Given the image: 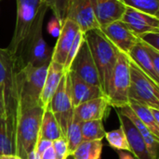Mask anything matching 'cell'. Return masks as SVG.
Masks as SVG:
<instances>
[{
	"mask_svg": "<svg viewBox=\"0 0 159 159\" xmlns=\"http://www.w3.org/2000/svg\"><path fill=\"white\" fill-rule=\"evenodd\" d=\"M48 8L43 1L26 37L12 55L18 68H22L26 65L38 67L49 64L52 49L47 45L42 31L43 21Z\"/></svg>",
	"mask_w": 159,
	"mask_h": 159,
	"instance_id": "obj_1",
	"label": "cell"
},
{
	"mask_svg": "<svg viewBox=\"0 0 159 159\" xmlns=\"http://www.w3.org/2000/svg\"><path fill=\"white\" fill-rule=\"evenodd\" d=\"M48 68V64L38 67L26 65L22 68H18L16 74L18 89L16 118L21 110L41 105L40 95Z\"/></svg>",
	"mask_w": 159,
	"mask_h": 159,
	"instance_id": "obj_2",
	"label": "cell"
},
{
	"mask_svg": "<svg viewBox=\"0 0 159 159\" xmlns=\"http://www.w3.org/2000/svg\"><path fill=\"white\" fill-rule=\"evenodd\" d=\"M42 105L21 110L16 118L15 126V154L21 158L27 159L34 149L39 137L41 119L44 112Z\"/></svg>",
	"mask_w": 159,
	"mask_h": 159,
	"instance_id": "obj_3",
	"label": "cell"
},
{
	"mask_svg": "<svg viewBox=\"0 0 159 159\" xmlns=\"http://www.w3.org/2000/svg\"><path fill=\"white\" fill-rule=\"evenodd\" d=\"M85 39L89 45L98 71L101 89L105 94L107 84L119 51L105 37L100 29L90 30L85 33Z\"/></svg>",
	"mask_w": 159,
	"mask_h": 159,
	"instance_id": "obj_4",
	"label": "cell"
},
{
	"mask_svg": "<svg viewBox=\"0 0 159 159\" xmlns=\"http://www.w3.org/2000/svg\"><path fill=\"white\" fill-rule=\"evenodd\" d=\"M129 82L130 74L129 58L119 52L105 91V96L111 107L120 109L129 104Z\"/></svg>",
	"mask_w": 159,
	"mask_h": 159,
	"instance_id": "obj_5",
	"label": "cell"
},
{
	"mask_svg": "<svg viewBox=\"0 0 159 159\" xmlns=\"http://www.w3.org/2000/svg\"><path fill=\"white\" fill-rule=\"evenodd\" d=\"M129 74V100L136 101L150 108L159 109V84L153 81L130 61Z\"/></svg>",
	"mask_w": 159,
	"mask_h": 159,
	"instance_id": "obj_6",
	"label": "cell"
},
{
	"mask_svg": "<svg viewBox=\"0 0 159 159\" xmlns=\"http://www.w3.org/2000/svg\"><path fill=\"white\" fill-rule=\"evenodd\" d=\"M48 107L58 121L62 137L65 138L67 129L74 117V106L70 93V78L68 72H64Z\"/></svg>",
	"mask_w": 159,
	"mask_h": 159,
	"instance_id": "obj_7",
	"label": "cell"
},
{
	"mask_svg": "<svg viewBox=\"0 0 159 159\" xmlns=\"http://www.w3.org/2000/svg\"><path fill=\"white\" fill-rule=\"evenodd\" d=\"M43 0H17V19L13 36L7 48L13 55L20 44L26 37Z\"/></svg>",
	"mask_w": 159,
	"mask_h": 159,
	"instance_id": "obj_8",
	"label": "cell"
},
{
	"mask_svg": "<svg viewBox=\"0 0 159 159\" xmlns=\"http://www.w3.org/2000/svg\"><path fill=\"white\" fill-rule=\"evenodd\" d=\"M68 72L75 74L80 79L90 85L101 88L98 71L85 37Z\"/></svg>",
	"mask_w": 159,
	"mask_h": 159,
	"instance_id": "obj_9",
	"label": "cell"
},
{
	"mask_svg": "<svg viewBox=\"0 0 159 159\" xmlns=\"http://www.w3.org/2000/svg\"><path fill=\"white\" fill-rule=\"evenodd\" d=\"M65 19L74 21L84 34L90 30L100 29L91 0H69Z\"/></svg>",
	"mask_w": 159,
	"mask_h": 159,
	"instance_id": "obj_10",
	"label": "cell"
},
{
	"mask_svg": "<svg viewBox=\"0 0 159 159\" xmlns=\"http://www.w3.org/2000/svg\"><path fill=\"white\" fill-rule=\"evenodd\" d=\"M136 36L147 33H159V18L126 7L120 20Z\"/></svg>",
	"mask_w": 159,
	"mask_h": 159,
	"instance_id": "obj_11",
	"label": "cell"
},
{
	"mask_svg": "<svg viewBox=\"0 0 159 159\" xmlns=\"http://www.w3.org/2000/svg\"><path fill=\"white\" fill-rule=\"evenodd\" d=\"M100 31L116 48V49L128 56L131 48L136 44L138 37L121 20L111 22L100 27Z\"/></svg>",
	"mask_w": 159,
	"mask_h": 159,
	"instance_id": "obj_12",
	"label": "cell"
},
{
	"mask_svg": "<svg viewBox=\"0 0 159 159\" xmlns=\"http://www.w3.org/2000/svg\"><path fill=\"white\" fill-rule=\"evenodd\" d=\"M78 31H80V29L74 21L68 19H64L61 24V29L58 36L57 43L52 49V61L62 65L64 68L68 52Z\"/></svg>",
	"mask_w": 159,
	"mask_h": 159,
	"instance_id": "obj_13",
	"label": "cell"
},
{
	"mask_svg": "<svg viewBox=\"0 0 159 159\" xmlns=\"http://www.w3.org/2000/svg\"><path fill=\"white\" fill-rule=\"evenodd\" d=\"M108 100L106 96L85 102L74 108V118L78 122L90 120H102L108 115L109 109Z\"/></svg>",
	"mask_w": 159,
	"mask_h": 159,
	"instance_id": "obj_14",
	"label": "cell"
},
{
	"mask_svg": "<svg viewBox=\"0 0 159 159\" xmlns=\"http://www.w3.org/2000/svg\"><path fill=\"white\" fill-rule=\"evenodd\" d=\"M91 3L100 27L120 20L126 9L120 0H91Z\"/></svg>",
	"mask_w": 159,
	"mask_h": 159,
	"instance_id": "obj_15",
	"label": "cell"
},
{
	"mask_svg": "<svg viewBox=\"0 0 159 159\" xmlns=\"http://www.w3.org/2000/svg\"><path fill=\"white\" fill-rule=\"evenodd\" d=\"M68 73L70 78V93L74 108L85 102L105 96L100 87L90 85L80 79L75 74Z\"/></svg>",
	"mask_w": 159,
	"mask_h": 159,
	"instance_id": "obj_16",
	"label": "cell"
},
{
	"mask_svg": "<svg viewBox=\"0 0 159 159\" xmlns=\"http://www.w3.org/2000/svg\"><path fill=\"white\" fill-rule=\"evenodd\" d=\"M117 116L130 147V153L137 159H154L149 153L144 140L133 123L119 112H117Z\"/></svg>",
	"mask_w": 159,
	"mask_h": 159,
	"instance_id": "obj_17",
	"label": "cell"
},
{
	"mask_svg": "<svg viewBox=\"0 0 159 159\" xmlns=\"http://www.w3.org/2000/svg\"><path fill=\"white\" fill-rule=\"evenodd\" d=\"M18 67L7 48H0V95L4 99L16 83ZM6 107V106H5Z\"/></svg>",
	"mask_w": 159,
	"mask_h": 159,
	"instance_id": "obj_18",
	"label": "cell"
},
{
	"mask_svg": "<svg viewBox=\"0 0 159 159\" xmlns=\"http://www.w3.org/2000/svg\"><path fill=\"white\" fill-rule=\"evenodd\" d=\"M64 72L65 71L62 65L50 61L48 64L44 87L40 95V102L44 108L48 106V103L54 92L56 91Z\"/></svg>",
	"mask_w": 159,
	"mask_h": 159,
	"instance_id": "obj_19",
	"label": "cell"
},
{
	"mask_svg": "<svg viewBox=\"0 0 159 159\" xmlns=\"http://www.w3.org/2000/svg\"><path fill=\"white\" fill-rule=\"evenodd\" d=\"M120 114L127 116L135 126V128L138 129L140 134L142 135L143 139L145 142V144L149 150V153L151 154L152 157L154 159H158V147H159V138L156 137L148 129L147 127L143 124L138 117L135 116V114L131 111V109L129 107V105L120 108L119 111Z\"/></svg>",
	"mask_w": 159,
	"mask_h": 159,
	"instance_id": "obj_20",
	"label": "cell"
},
{
	"mask_svg": "<svg viewBox=\"0 0 159 159\" xmlns=\"http://www.w3.org/2000/svg\"><path fill=\"white\" fill-rule=\"evenodd\" d=\"M127 57L153 81L159 84V75L156 73L149 55L147 54L143 45L140 43L139 39L137 40L136 44L131 48Z\"/></svg>",
	"mask_w": 159,
	"mask_h": 159,
	"instance_id": "obj_21",
	"label": "cell"
},
{
	"mask_svg": "<svg viewBox=\"0 0 159 159\" xmlns=\"http://www.w3.org/2000/svg\"><path fill=\"white\" fill-rule=\"evenodd\" d=\"M62 137L61 130L56 120L54 115L49 110L48 107H46L43 112L40 130H39V138L48 141H55Z\"/></svg>",
	"mask_w": 159,
	"mask_h": 159,
	"instance_id": "obj_22",
	"label": "cell"
},
{
	"mask_svg": "<svg viewBox=\"0 0 159 159\" xmlns=\"http://www.w3.org/2000/svg\"><path fill=\"white\" fill-rule=\"evenodd\" d=\"M128 105L138 117V119L144 124L156 137L159 138V125L155 122L150 111V107L133 100H129Z\"/></svg>",
	"mask_w": 159,
	"mask_h": 159,
	"instance_id": "obj_23",
	"label": "cell"
},
{
	"mask_svg": "<svg viewBox=\"0 0 159 159\" xmlns=\"http://www.w3.org/2000/svg\"><path fill=\"white\" fill-rule=\"evenodd\" d=\"M102 147V141H83L71 157L74 159H101Z\"/></svg>",
	"mask_w": 159,
	"mask_h": 159,
	"instance_id": "obj_24",
	"label": "cell"
},
{
	"mask_svg": "<svg viewBox=\"0 0 159 159\" xmlns=\"http://www.w3.org/2000/svg\"><path fill=\"white\" fill-rule=\"evenodd\" d=\"M15 132L6 117L0 116V155L15 154Z\"/></svg>",
	"mask_w": 159,
	"mask_h": 159,
	"instance_id": "obj_25",
	"label": "cell"
},
{
	"mask_svg": "<svg viewBox=\"0 0 159 159\" xmlns=\"http://www.w3.org/2000/svg\"><path fill=\"white\" fill-rule=\"evenodd\" d=\"M83 141H102L105 137V129L102 120H90L80 123Z\"/></svg>",
	"mask_w": 159,
	"mask_h": 159,
	"instance_id": "obj_26",
	"label": "cell"
},
{
	"mask_svg": "<svg viewBox=\"0 0 159 159\" xmlns=\"http://www.w3.org/2000/svg\"><path fill=\"white\" fill-rule=\"evenodd\" d=\"M104 138L107 140L109 145L113 149H116V151H126L130 153V147L121 125L117 129L106 132Z\"/></svg>",
	"mask_w": 159,
	"mask_h": 159,
	"instance_id": "obj_27",
	"label": "cell"
},
{
	"mask_svg": "<svg viewBox=\"0 0 159 159\" xmlns=\"http://www.w3.org/2000/svg\"><path fill=\"white\" fill-rule=\"evenodd\" d=\"M126 7L158 17L159 0H120Z\"/></svg>",
	"mask_w": 159,
	"mask_h": 159,
	"instance_id": "obj_28",
	"label": "cell"
},
{
	"mask_svg": "<svg viewBox=\"0 0 159 159\" xmlns=\"http://www.w3.org/2000/svg\"><path fill=\"white\" fill-rule=\"evenodd\" d=\"M65 139L67 142V145H68L70 155L72 156L74 151L83 142L81 128H80V122L76 121L74 117H73V120L71 121V123L67 129Z\"/></svg>",
	"mask_w": 159,
	"mask_h": 159,
	"instance_id": "obj_29",
	"label": "cell"
},
{
	"mask_svg": "<svg viewBox=\"0 0 159 159\" xmlns=\"http://www.w3.org/2000/svg\"><path fill=\"white\" fill-rule=\"evenodd\" d=\"M47 7L50 8L53 12V15L62 22L65 19L66 8L69 0H43Z\"/></svg>",
	"mask_w": 159,
	"mask_h": 159,
	"instance_id": "obj_30",
	"label": "cell"
},
{
	"mask_svg": "<svg viewBox=\"0 0 159 159\" xmlns=\"http://www.w3.org/2000/svg\"><path fill=\"white\" fill-rule=\"evenodd\" d=\"M84 37H85V34L80 30L78 31V33L76 34L75 39H74V42L70 48V50L68 52V55H67V58H66V61H65V64H64V71L65 72H68L69 71V68H70V65L73 61V60L75 59V55L77 54L79 48H80V46L84 40Z\"/></svg>",
	"mask_w": 159,
	"mask_h": 159,
	"instance_id": "obj_31",
	"label": "cell"
},
{
	"mask_svg": "<svg viewBox=\"0 0 159 159\" xmlns=\"http://www.w3.org/2000/svg\"><path fill=\"white\" fill-rule=\"evenodd\" d=\"M52 148L54 150L55 158L56 159H67L71 155L68 149L66 139L61 137L52 142Z\"/></svg>",
	"mask_w": 159,
	"mask_h": 159,
	"instance_id": "obj_32",
	"label": "cell"
},
{
	"mask_svg": "<svg viewBox=\"0 0 159 159\" xmlns=\"http://www.w3.org/2000/svg\"><path fill=\"white\" fill-rule=\"evenodd\" d=\"M137 37H138V36H137ZM138 39H139L140 43L143 45V47L144 48V49L146 50L147 54L149 55V58H150V60H151V61H152V64H153V66H154V69H155L156 73H157V75H159V50L158 49H157V48H153V47L150 46L149 44L143 42V41L141 40L139 37H138Z\"/></svg>",
	"mask_w": 159,
	"mask_h": 159,
	"instance_id": "obj_33",
	"label": "cell"
},
{
	"mask_svg": "<svg viewBox=\"0 0 159 159\" xmlns=\"http://www.w3.org/2000/svg\"><path fill=\"white\" fill-rule=\"evenodd\" d=\"M61 24L62 22H61L54 15L51 18V20L48 22V31L49 33V34H51L53 37H57L59 36L60 33H61Z\"/></svg>",
	"mask_w": 159,
	"mask_h": 159,
	"instance_id": "obj_34",
	"label": "cell"
},
{
	"mask_svg": "<svg viewBox=\"0 0 159 159\" xmlns=\"http://www.w3.org/2000/svg\"><path fill=\"white\" fill-rule=\"evenodd\" d=\"M141 40H143V42L149 44L150 46H152L153 48H157L159 50L158 47V38H159V33H147L144 34H142L140 36H138Z\"/></svg>",
	"mask_w": 159,
	"mask_h": 159,
	"instance_id": "obj_35",
	"label": "cell"
},
{
	"mask_svg": "<svg viewBox=\"0 0 159 159\" xmlns=\"http://www.w3.org/2000/svg\"><path fill=\"white\" fill-rule=\"evenodd\" d=\"M52 145V142L51 141H48V140H44V139H41L38 137L37 139V142L35 143V146H34V150L36 152V154L40 157L48 147H50Z\"/></svg>",
	"mask_w": 159,
	"mask_h": 159,
	"instance_id": "obj_36",
	"label": "cell"
},
{
	"mask_svg": "<svg viewBox=\"0 0 159 159\" xmlns=\"http://www.w3.org/2000/svg\"><path fill=\"white\" fill-rule=\"evenodd\" d=\"M40 159H56L55 158V154H54V150L52 148V145L50 147H48L41 156Z\"/></svg>",
	"mask_w": 159,
	"mask_h": 159,
	"instance_id": "obj_37",
	"label": "cell"
},
{
	"mask_svg": "<svg viewBox=\"0 0 159 159\" xmlns=\"http://www.w3.org/2000/svg\"><path fill=\"white\" fill-rule=\"evenodd\" d=\"M119 159H137L131 153L126 151H117Z\"/></svg>",
	"mask_w": 159,
	"mask_h": 159,
	"instance_id": "obj_38",
	"label": "cell"
},
{
	"mask_svg": "<svg viewBox=\"0 0 159 159\" xmlns=\"http://www.w3.org/2000/svg\"><path fill=\"white\" fill-rule=\"evenodd\" d=\"M152 116L155 120V122L159 125V109H156V108H150Z\"/></svg>",
	"mask_w": 159,
	"mask_h": 159,
	"instance_id": "obj_39",
	"label": "cell"
},
{
	"mask_svg": "<svg viewBox=\"0 0 159 159\" xmlns=\"http://www.w3.org/2000/svg\"><path fill=\"white\" fill-rule=\"evenodd\" d=\"M0 159H23L16 154H4L0 155Z\"/></svg>",
	"mask_w": 159,
	"mask_h": 159,
	"instance_id": "obj_40",
	"label": "cell"
},
{
	"mask_svg": "<svg viewBox=\"0 0 159 159\" xmlns=\"http://www.w3.org/2000/svg\"><path fill=\"white\" fill-rule=\"evenodd\" d=\"M0 116L6 117V107H5V102L3 97L0 95Z\"/></svg>",
	"mask_w": 159,
	"mask_h": 159,
	"instance_id": "obj_41",
	"label": "cell"
},
{
	"mask_svg": "<svg viewBox=\"0 0 159 159\" xmlns=\"http://www.w3.org/2000/svg\"><path fill=\"white\" fill-rule=\"evenodd\" d=\"M27 159H40V157L36 154V152H35V150L34 149L30 154H29V156H28V158Z\"/></svg>",
	"mask_w": 159,
	"mask_h": 159,
	"instance_id": "obj_42",
	"label": "cell"
},
{
	"mask_svg": "<svg viewBox=\"0 0 159 159\" xmlns=\"http://www.w3.org/2000/svg\"><path fill=\"white\" fill-rule=\"evenodd\" d=\"M67 159H74V158H73V157H72L70 156V157H68V158H67Z\"/></svg>",
	"mask_w": 159,
	"mask_h": 159,
	"instance_id": "obj_43",
	"label": "cell"
}]
</instances>
